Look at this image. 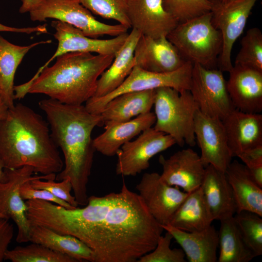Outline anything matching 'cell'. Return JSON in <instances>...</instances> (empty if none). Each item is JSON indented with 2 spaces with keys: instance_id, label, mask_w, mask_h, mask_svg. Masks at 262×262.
<instances>
[{
  "instance_id": "obj_24",
  "label": "cell",
  "mask_w": 262,
  "mask_h": 262,
  "mask_svg": "<svg viewBox=\"0 0 262 262\" xmlns=\"http://www.w3.org/2000/svg\"><path fill=\"white\" fill-rule=\"evenodd\" d=\"M155 89L120 94L109 101L99 114L104 127L129 121L150 112Z\"/></svg>"
},
{
  "instance_id": "obj_9",
  "label": "cell",
  "mask_w": 262,
  "mask_h": 262,
  "mask_svg": "<svg viewBox=\"0 0 262 262\" xmlns=\"http://www.w3.org/2000/svg\"><path fill=\"white\" fill-rule=\"evenodd\" d=\"M189 91L203 114L222 120L235 109L229 96L227 81L218 68L194 64Z\"/></svg>"
},
{
  "instance_id": "obj_6",
  "label": "cell",
  "mask_w": 262,
  "mask_h": 262,
  "mask_svg": "<svg viewBox=\"0 0 262 262\" xmlns=\"http://www.w3.org/2000/svg\"><path fill=\"white\" fill-rule=\"evenodd\" d=\"M211 20L210 12L179 23L167 38L186 61L207 68H217L222 39Z\"/></svg>"
},
{
  "instance_id": "obj_8",
  "label": "cell",
  "mask_w": 262,
  "mask_h": 262,
  "mask_svg": "<svg viewBox=\"0 0 262 262\" xmlns=\"http://www.w3.org/2000/svg\"><path fill=\"white\" fill-rule=\"evenodd\" d=\"M193 64L187 61L177 70L157 73L135 66L124 82L115 90L101 97H92L85 107L90 113L99 115L107 103L115 97L130 92L154 90L162 87L173 88L179 92L189 90Z\"/></svg>"
},
{
  "instance_id": "obj_19",
  "label": "cell",
  "mask_w": 262,
  "mask_h": 262,
  "mask_svg": "<svg viewBox=\"0 0 262 262\" xmlns=\"http://www.w3.org/2000/svg\"><path fill=\"white\" fill-rule=\"evenodd\" d=\"M228 91L235 109L250 113L262 110V72L237 65L229 72Z\"/></svg>"
},
{
  "instance_id": "obj_45",
  "label": "cell",
  "mask_w": 262,
  "mask_h": 262,
  "mask_svg": "<svg viewBox=\"0 0 262 262\" xmlns=\"http://www.w3.org/2000/svg\"><path fill=\"white\" fill-rule=\"evenodd\" d=\"M6 179V175L2 162L0 160V180L4 181ZM6 218L4 215L0 213V219Z\"/></svg>"
},
{
  "instance_id": "obj_42",
  "label": "cell",
  "mask_w": 262,
  "mask_h": 262,
  "mask_svg": "<svg viewBox=\"0 0 262 262\" xmlns=\"http://www.w3.org/2000/svg\"><path fill=\"white\" fill-rule=\"evenodd\" d=\"M46 0H21L22 4L19 8L21 14L30 12L38 7Z\"/></svg>"
},
{
  "instance_id": "obj_39",
  "label": "cell",
  "mask_w": 262,
  "mask_h": 262,
  "mask_svg": "<svg viewBox=\"0 0 262 262\" xmlns=\"http://www.w3.org/2000/svg\"><path fill=\"white\" fill-rule=\"evenodd\" d=\"M9 219H0V262L4 260V255L14 236L13 225Z\"/></svg>"
},
{
  "instance_id": "obj_33",
  "label": "cell",
  "mask_w": 262,
  "mask_h": 262,
  "mask_svg": "<svg viewBox=\"0 0 262 262\" xmlns=\"http://www.w3.org/2000/svg\"><path fill=\"white\" fill-rule=\"evenodd\" d=\"M234 65L262 72V33L258 28H250L242 38Z\"/></svg>"
},
{
  "instance_id": "obj_28",
  "label": "cell",
  "mask_w": 262,
  "mask_h": 262,
  "mask_svg": "<svg viewBox=\"0 0 262 262\" xmlns=\"http://www.w3.org/2000/svg\"><path fill=\"white\" fill-rule=\"evenodd\" d=\"M29 241L66 255L77 262H95L92 250L76 237L58 233L45 227L30 224Z\"/></svg>"
},
{
  "instance_id": "obj_30",
  "label": "cell",
  "mask_w": 262,
  "mask_h": 262,
  "mask_svg": "<svg viewBox=\"0 0 262 262\" xmlns=\"http://www.w3.org/2000/svg\"><path fill=\"white\" fill-rule=\"evenodd\" d=\"M218 231L219 253L218 262H248L254 255L246 245L234 217L220 220Z\"/></svg>"
},
{
  "instance_id": "obj_12",
  "label": "cell",
  "mask_w": 262,
  "mask_h": 262,
  "mask_svg": "<svg viewBox=\"0 0 262 262\" xmlns=\"http://www.w3.org/2000/svg\"><path fill=\"white\" fill-rule=\"evenodd\" d=\"M176 142L169 135L149 128L134 140L126 143L117 152L118 175L135 176L149 166V160Z\"/></svg>"
},
{
  "instance_id": "obj_23",
  "label": "cell",
  "mask_w": 262,
  "mask_h": 262,
  "mask_svg": "<svg viewBox=\"0 0 262 262\" xmlns=\"http://www.w3.org/2000/svg\"><path fill=\"white\" fill-rule=\"evenodd\" d=\"M141 34L132 29L109 66L98 79L93 97H101L112 92L124 82L135 66L134 52Z\"/></svg>"
},
{
  "instance_id": "obj_5",
  "label": "cell",
  "mask_w": 262,
  "mask_h": 262,
  "mask_svg": "<svg viewBox=\"0 0 262 262\" xmlns=\"http://www.w3.org/2000/svg\"><path fill=\"white\" fill-rule=\"evenodd\" d=\"M153 105L155 130L169 135L180 147L196 145L194 118L198 109L189 90L158 88L155 89Z\"/></svg>"
},
{
  "instance_id": "obj_40",
  "label": "cell",
  "mask_w": 262,
  "mask_h": 262,
  "mask_svg": "<svg viewBox=\"0 0 262 262\" xmlns=\"http://www.w3.org/2000/svg\"><path fill=\"white\" fill-rule=\"evenodd\" d=\"M237 157L248 167L262 164V145L246 150Z\"/></svg>"
},
{
  "instance_id": "obj_32",
  "label": "cell",
  "mask_w": 262,
  "mask_h": 262,
  "mask_svg": "<svg viewBox=\"0 0 262 262\" xmlns=\"http://www.w3.org/2000/svg\"><path fill=\"white\" fill-rule=\"evenodd\" d=\"M234 219L246 245L255 257L262 254V218L258 214L243 211Z\"/></svg>"
},
{
  "instance_id": "obj_44",
  "label": "cell",
  "mask_w": 262,
  "mask_h": 262,
  "mask_svg": "<svg viewBox=\"0 0 262 262\" xmlns=\"http://www.w3.org/2000/svg\"><path fill=\"white\" fill-rule=\"evenodd\" d=\"M8 109V107L0 96V121L5 117Z\"/></svg>"
},
{
  "instance_id": "obj_2",
  "label": "cell",
  "mask_w": 262,
  "mask_h": 262,
  "mask_svg": "<svg viewBox=\"0 0 262 262\" xmlns=\"http://www.w3.org/2000/svg\"><path fill=\"white\" fill-rule=\"evenodd\" d=\"M38 105L65 158L64 168L55 180L69 179L77 203L84 206L88 202L87 186L96 151L91 134L96 126H102L101 116L90 113L82 104H66L50 98L40 100Z\"/></svg>"
},
{
  "instance_id": "obj_26",
  "label": "cell",
  "mask_w": 262,
  "mask_h": 262,
  "mask_svg": "<svg viewBox=\"0 0 262 262\" xmlns=\"http://www.w3.org/2000/svg\"><path fill=\"white\" fill-rule=\"evenodd\" d=\"M225 174L232 189L236 213L249 211L262 217V188L253 180L247 167L234 160L230 162Z\"/></svg>"
},
{
  "instance_id": "obj_15",
  "label": "cell",
  "mask_w": 262,
  "mask_h": 262,
  "mask_svg": "<svg viewBox=\"0 0 262 262\" xmlns=\"http://www.w3.org/2000/svg\"><path fill=\"white\" fill-rule=\"evenodd\" d=\"M194 133L203 164L212 165L225 172L232 157L222 120L207 116L198 109L194 118Z\"/></svg>"
},
{
  "instance_id": "obj_43",
  "label": "cell",
  "mask_w": 262,
  "mask_h": 262,
  "mask_svg": "<svg viewBox=\"0 0 262 262\" xmlns=\"http://www.w3.org/2000/svg\"><path fill=\"white\" fill-rule=\"evenodd\" d=\"M247 168L253 180L262 188V164L247 167Z\"/></svg>"
},
{
  "instance_id": "obj_25",
  "label": "cell",
  "mask_w": 262,
  "mask_h": 262,
  "mask_svg": "<svg viewBox=\"0 0 262 262\" xmlns=\"http://www.w3.org/2000/svg\"><path fill=\"white\" fill-rule=\"evenodd\" d=\"M156 121L154 113L141 115L129 121L104 127L105 131L93 139L96 151L106 156H113L121 146L145 130Z\"/></svg>"
},
{
  "instance_id": "obj_34",
  "label": "cell",
  "mask_w": 262,
  "mask_h": 262,
  "mask_svg": "<svg viewBox=\"0 0 262 262\" xmlns=\"http://www.w3.org/2000/svg\"><path fill=\"white\" fill-rule=\"evenodd\" d=\"M92 14L131 28L127 15V0H79Z\"/></svg>"
},
{
  "instance_id": "obj_14",
  "label": "cell",
  "mask_w": 262,
  "mask_h": 262,
  "mask_svg": "<svg viewBox=\"0 0 262 262\" xmlns=\"http://www.w3.org/2000/svg\"><path fill=\"white\" fill-rule=\"evenodd\" d=\"M136 188L150 214L161 226L169 224L189 194L165 183L156 172L144 174Z\"/></svg>"
},
{
  "instance_id": "obj_37",
  "label": "cell",
  "mask_w": 262,
  "mask_h": 262,
  "mask_svg": "<svg viewBox=\"0 0 262 262\" xmlns=\"http://www.w3.org/2000/svg\"><path fill=\"white\" fill-rule=\"evenodd\" d=\"M30 183L33 188L47 190L75 208L79 206L75 197L70 193L72 188L69 179H64L59 182H55L52 179L44 180L37 179L32 180Z\"/></svg>"
},
{
  "instance_id": "obj_29",
  "label": "cell",
  "mask_w": 262,
  "mask_h": 262,
  "mask_svg": "<svg viewBox=\"0 0 262 262\" xmlns=\"http://www.w3.org/2000/svg\"><path fill=\"white\" fill-rule=\"evenodd\" d=\"M213 221L199 187L188 194L168 225L183 231L192 232L208 228Z\"/></svg>"
},
{
  "instance_id": "obj_20",
  "label": "cell",
  "mask_w": 262,
  "mask_h": 262,
  "mask_svg": "<svg viewBox=\"0 0 262 262\" xmlns=\"http://www.w3.org/2000/svg\"><path fill=\"white\" fill-rule=\"evenodd\" d=\"M232 157L262 145V115L233 109L222 120Z\"/></svg>"
},
{
  "instance_id": "obj_16",
  "label": "cell",
  "mask_w": 262,
  "mask_h": 262,
  "mask_svg": "<svg viewBox=\"0 0 262 262\" xmlns=\"http://www.w3.org/2000/svg\"><path fill=\"white\" fill-rule=\"evenodd\" d=\"M159 162L163 168L161 178L167 184L181 188L188 193L200 186L206 166L193 149L178 151L168 158L161 155Z\"/></svg>"
},
{
  "instance_id": "obj_31",
  "label": "cell",
  "mask_w": 262,
  "mask_h": 262,
  "mask_svg": "<svg viewBox=\"0 0 262 262\" xmlns=\"http://www.w3.org/2000/svg\"><path fill=\"white\" fill-rule=\"evenodd\" d=\"M4 260L12 262H77L66 255L34 243L25 246H17L13 249H8Z\"/></svg>"
},
{
  "instance_id": "obj_36",
  "label": "cell",
  "mask_w": 262,
  "mask_h": 262,
  "mask_svg": "<svg viewBox=\"0 0 262 262\" xmlns=\"http://www.w3.org/2000/svg\"><path fill=\"white\" fill-rule=\"evenodd\" d=\"M167 231L159 238L154 249L140 257L138 262H186L185 254L181 248H171L173 239Z\"/></svg>"
},
{
  "instance_id": "obj_35",
  "label": "cell",
  "mask_w": 262,
  "mask_h": 262,
  "mask_svg": "<svg viewBox=\"0 0 262 262\" xmlns=\"http://www.w3.org/2000/svg\"><path fill=\"white\" fill-rule=\"evenodd\" d=\"M164 6L179 23L211 12L210 0H163Z\"/></svg>"
},
{
  "instance_id": "obj_3",
  "label": "cell",
  "mask_w": 262,
  "mask_h": 262,
  "mask_svg": "<svg viewBox=\"0 0 262 262\" xmlns=\"http://www.w3.org/2000/svg\"><path fill=\"white\" fill-rule=\"evenodd\" d=\"M48 122L21 103L9 108L0 121V160L4 168L24 166L43 175L57 174L64 167Z\"/></svg>"
},
{
  "instance_id": "obj_10",
  "label": "cell",
  "mask_w": 262,
  "mask_h": 262,
  "mask_svg": "<svg viewBox=\"0 0 262 262\" xmlns=\"http://www.w3.org/2000/svg\"><path fill=\"white\" fill-rule=\"evenodd\" d=\"M212 22L221 33L222 46L218 59V69L229 72L233 65L231 53L236 40L242 34L251 11L258 0H235L224 2L210 0Z\"/></svg>"
},
{
  "instance_id": "obj_21",
  "label": "cell",
  "mask_w": 262,
  "mask_h": 262,
  "mask_svg": "<svg viewBox=\"0 0 262 262\" xmlns=\"http://www.w3.org/2000/svg\"><path fill=\"white\" fill-rule=\"evenodd\" d=\"M200 187L213 220L234 216L236 213L235 202L225 172L212 165H207Z\"/></svg>"
},
{
  "instance_id": "obj_22",
  "label": "cell",
  "mask_w": 262,
  "mask_h": 262,
  "mask_svg": "<svg viewBox=\"0 0 262 262\" xmlns=\"http://www.w3.org/2000/svg\"><path fill=\"white\" fill-rule=\"evenodd\" d=\"M180 245L189 262H216L218 231L212 225L199 231L187 232L170 225L162 226Z\"/></svg>"
},
{
  "instance_id": "obj_27",
  "label": "cell",
  "mask_w": 262,
  "mask_h": 262,
  "mask_svg": "<svg viewBox=\"0 0 262 262\" xmlns=\"http://www.w3.org/2000/svg\"><path fill=\"white\" fill-rule=\"evenodd\" d=\"M51 42V40H47L18 46L0 35V96L9 109L15 105L14 78L24 57L33 48Z\"/></svg>"
},
{
  "instance_id": "obj_1",
  "label": "cell",
  "mask_w": 262,
  "mask_h": 262,
  "mask_svg": "<svg viewBox=\"0 0 262 262\" xmlns=\"http://www.w3.org/2000/svg\"><path fill=\"white\" fill-rule=\"evenodd\" d=\"M26 205L30 224L76 237L92 250L95 262H137L154 249L164 230L124 181L119 192L89 196L83 208L38 199Z\"/></svg>"
},
{
  "instance_id": "obj_46",
  "label": "cell",
  "mask_w": 262,
  "mask_h": 262,
  "mask_svg": "<svg viewBox=\"0 0 262 262\" xmlns=\"http://www.w3.org/2000/svg\"><path fill=\"white\" fill-rule=\"evenodd\" d=\"M220 0L224 2H228L232 1L235 0Z\"/></svg>"
},
{
  "instance_id": "obj_7",
  "label": "cell",
  "mask_w": 262,
  "mask_h": 262,
  "mask_svg": "<svg viewBox=\"0 0 262 262\" xmlns=\"http://www.w3.org/2000/svg\"><path fill=\"white\" fill-rule=\"evenodd\" d=\"M29 14L32 21L43 22L55 19L94 38L104 35L115 37L127 33L129 29L120 24L111 25L97 20L79 0H46Z\"/></svg>"
},
{
  "instance_id": "obj_41",
  "label": "cell",
  "mask_w": 262,
  "mask_h": 262,
  "mask_svg": "<svg viewBox=\"0 0 262 262\" xmlns=\"http://www.w3.org/2000/svg\"><path fill=\"white\" fill-rule=\"evenodd\" d=\"M0 32H9L27 34L33 33H48L46 24L40 25L35 27L16 28L6 26L0 23Z\"/></svg>"
},
{
  "instance_id": "obj_38",
  "label": "cell",
  "mask_w": 262,
  "mask_h": 262,
  "mask_svg": "<svg viewBox=\"0 0 262 262\" xmlns=\"http://www.w3.org/2000/svg\"><path fill=\"white\" fill-rule=\"evenodd\" d=\"M30 181L25 182L20 188V194L23 200H42L53 203L67 209L75 208L66 201L55 196L47 190L33 188L31 185Z\"/></svg>"
},
{
  "instance_id": "obj_4",
  "label": "cell",
  "mask_w": 262,
  "mask_h": 262,
  "mask_svg": "<svg viewBox=\"0 0 262 262\" xmlns=\"http://www.w3.org/2000/svg\"><path fill=\"white\" fill-rule=\"evenodd\" d=\"M115 55L71 52L56 58L31 82L18 85L23 94H42L69 105H82L93 97L101 74Z\"/></svg>"
},
{
  "instance_id": "obj_11",
  "label": "cell",
  "mask_w": 262,
  "mask_h": 262,
  "mask_svg": "<svg viewBox=\"0 0 262 262\" xmlns=\"http://www.w3.org/2000/svg\"><path fill=\"white\" fill-rule=\"evenodd\" d=\"M6 179L0 180V213L12 219L17 228L16 241H29L30 223L26 215V205L20 194V188L25 182L34 179L55 180L56 174L33 176L34 170L30 166L17 169L4 168Z\"/></svg>"
},
{
  "instance_id": "obj_13",
  "label": "cell",
  "mask_w": 262,
  "mask_h": 262,
  "mask_svg": "<svg viewBox=\"0 0 262 262\" xmlns=\"http://www.w3.org/2000/svg\"><path fill=\"white\" fill-rule=\"evenodd\" d=\"M55 29L53 34L58 47L52 56L41 66L33 77H37L41 72L57 57L71 52H86L102 55H115L128 37V32L110 39H99L85 36L80 30L66 23L53 20L51 23Z\"/></svg>"
},
{
  "instance_id": "obj_17",
  "label": "cell",
  "mask_w": 262,
  "mask_h": 262,
  "mask_svg": "<svg viewBox=\"0 0 262 262\" xmlns=\"http://www.w3.org/2000/svg\"><path fill=\"white\" fill-rule=\"evenodd\" d=\"M131 28L152 38L167 37L179 24L165 9L163 0H127Z\"/></svg>"
},
{
  "instance_id": "obj_18",
  "label": "cell",
  "mask_w": 262,
  "mask_h": 262,
  "mask_svg": "<svg viewBox=\"0 0 262 262\" xmlns=\"http://www.w3.org/2000/svg\"><path fill=\"white\" fill-rule=\"evenodd\" d=\"M134 56L135 66L157 73L175 71L187 62L167 37L155 38L141 34Z\"/></svg>"
}]
</instances>
